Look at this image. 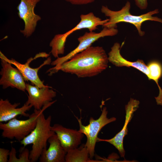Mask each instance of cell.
<instances>
[{"label": "cell", "instance_id": "cell-15", "mask_svg": "<svg viewBox=\"0 0 162 162\" xmlns=\"http://www.w3.org/2000/svg\"><path fill=\"white\" fill-rule=\"evenodd\" d=\"M20 103L11 104L8 99L0 100V122H6L16 118L19 115L28 117L30 115L27 113L32 107L25 103L20 108H17Z\"/></svg>", "mask_w": 162, "mask_h": 162}, {"label": "cell", "instance_id": "cell-19", "mask_svg": "<svg viewBox=\"0 0 162 162\" xmlns=\"http://www.w3.org/2000/svg\"><path fill=\"white\" fill-rule=\"evenodd\" d=\"M20 154L19 155L18 162H31L29 159L30 151L29 150L23 146L20 148Z\"/></svg>", "mask_w": 162, "mask_h": 162}, {"label": "cell", "instance_id": "cell-21", "mask_svg": "<svg viewBox=\"0 0 162 162\" xmlns=\"http://www.w3.org/2000/svg\"><path fill=\"white\" fill-rule=\"evenodd\" d=\"M71 4L74 5H83L90 4L95 0H64Z\"/></svg>", "mask_w": 162, "mask_h": 162}, {"label": "cell", "instance_id": "cell-6", "mask_svg": "<svg viewBox=\"0 0 162 162\" xmlns=\"http://www.w3.org/2000/svg\"><path fill=\"white\" fill-rule=\"evenodd\" d=\"M118 30L116 28H108L103 27L100 32H86L82 36L79 37L78 40L79 43L77 46L64 56L57 58L51 62L52 65L57 68L63 63L68 61L76 54L82 51L89 47L99 39L106 36H112L116 35Z\"/></svg>", "mask_w": 162, "mask_h": 162}, {"label": "cell", "instance_id": "cell-9", "mask_svg": "<svg viewBox=\"0 0 162 162\" xmlns=\"http://www.w3.org/2000/svg\"><path fill=\"white\" fill-rule=\"evenodd\" d=\"M0 57L2 66L0 84L2 88L5 89L11 87L25 92L26 80L21 73L17 68L13 67L12 64L7 62L1 54Z\"/></svg>", "mask_w": 162, "mask_h": 162}, {"label": "cell", "instance_id": "cell-14", "mask_svg": "<svg viewBox=\"0 0 162 162\" xmlns=\"http://www.w3.org/2000/svg\"><path fill=\"white\" fill-rule=\"evenodd\" d=\"M48 142V148L44 149L39 158L40 162H64L67 152L61 144L56 134L51 136Z\"/></svg>", "mask_w": 162, "mask_h": 162}, {"label": "cell", "instance_id": "cell-5", "mask_svg": "<svg viewBox=\"0 0 162 162\" xmlns=\"http://www.w3.org/2000/svg\"><path fill=\"white\" fill-rule=\"evenodd\" d=\"M107 113L106 107H104L99 117L97 119L90 117L89 124L86 126L82 125L81 117L80 118L76 117L79 124V130L86 136L87 141L85 146L87 148L90 158L91 159L94 155L95 146L98 141V133L104 126L116 120V118L114 117L108 118L107 117Z\"/></svg>", "mask_w": 162, "mask_h": 162}, {"label": "cell", "instance_id": "cell-12", "mask_svg": "<svg viewBox=\"0 0 162 162\" xmlns=\"http://www.w3.org/2000/svg\"><path fill=\"white\" fill-rule=\"evenodd\" d=\"M51 128L67 152L78 147L84 135L79 130L67 128L58 124H53Z\"/></svg>", "mask_w": 162, "mask_h": 162}, {"label": "cell", "instance_id": "cell-16", "mask_svg": "<svg viewBox=\"0 0 162 162\" xmlns=\"http://www.w3.org/2000/svg\"><path fill=\"white\" fill-rule=\"evenodd\" d=\"M120 44L116 42L111 48V50L109 52L108 58L109 61L116 67H132L135 68L142 72L145 70L146 65L144 61L138 59L135 62L128 61L121 56L120 52Z\"/></svg>", "mask_w": 162, "mask_h": 162}, {"label": "cell", "instance_id": "cell-10", "mask_svg": "<svg viewBox=\"0 0 162 162\" xmlns=\"http://www.w3.org/2000/svg\"><path fill=\"white\" fill-rule=\"evenodd\" d=\"M80 22L74 28L62 34L56 35L53 38L55 43L58 46H64L67 38L73 32L83 28L88 29L89 32H92L97 29L99 26H103L109 20V19L102 20L96 16L92 12H90L80 16Z\"/></svg>", "mask_w": 162, "mask_h": 162}, {"label": "cell", "instance_id": "cell-8", "mask_svg": "<svg viewBox=\"0 0 162 162\" xmlns=\"http://www.w3.org/2000/svg\"><path fill=\"white\" fill-rule=\"evenodd\" d=\"M40 0H20L17 7L18 14L25 23L24 28L20 32L26 38L31 36L35 30L38 22L41 20V17L34 12L37 4Z\"/></svg>", "mask_w": 162, "mask_h": 162}, {"label": "cell", "instance_id": "cell-23", "mask_svg": "<svg viewBox=\"0 0 162 162\" xmlns=\"http://www.w3.org/2000/svg\"><path fill=\"white\" fill-rule=\"evenodd\" d=\"M16 149L12 147L10 152L8 162H18V159L16 157Z\"/></svg>", "mask_w": 162, "mask_h": 162}, {"label": "cell", "instance_id": "cell-13", "mask_svg": "<svg viewBox=\"0 0 162 162\" xmlns=\"http://www.w3.org/2000/svg\"><path fill=\"white\" fill-rule=\"evenodd\" d=\"M138 100L131 98L125 106L126 116L124 125L122 130L113 138L108 140H103L98 138V141H105L114 146L118 150L122 157L125 155V151L123 146V140L124 136L127 134V126L132 118L134 112L139 107Z\"/></svg>", "mask_w": 162, "mask_h": 162}, {"label": "cell", "instance_id": "cell-22", "mask_svg": "<svg viewBox=\"0 0 162 162\" xmlns=\"http://www.w3.org/2000/svg\"><path fill=\"white\" fill-rule=\"evenodd\" d=\"M148 0H134L135 4L141 10H145L148 6Z\"/></svg>", "mask_w": 162, "mask_h": 162}, {"label": "cell", "instance_id": "cell-20", "mask_svg": "<svg viewBox=\"0 0 162 162\" xmlns=\"http://www.w3.org/2000/svg\"><path fill=\"white\" fill-rule=\"evenodd\" d=\"M10 151L8 149L3 148H0V162H8V158Z\"/></svg>", "mask_w": 162, "mask_h": 162}, {"label": "cell", "instance_id": "cell-18", "mask_svg": "<svg viewBox=\"0 0 162 162\" xmlns=\"http://www.w3.org/2000/svg\"><path fill=\"white\" fill-rule=\"evenodd\" d=\"M65 159L66 162H88L93 161L90 158L87 148L84 144L67 152Z\"/></svg>", "mask_w": 162, "mask_h": 162}, {"label": "cell", "instance_id": "cell-1", "mask_svg": "<svg viewBox=\"0 0 162 162\" xmlns=\"http://www.w3.org/2000/svg\"><path fill=\"white\" fill-rule=\"evenodd\" d=\"M108 56L103 47L90 46L76 54L57 68L53 67L47 72L49 75L61 70L76 75L79 78L96 76L108 67Z\"/></svg>", "mask_w": 162, "mask_h": 162}, {"label": "cell", "instance_id": "cell-3", "mask_svg": "<svg viewBox=\"0 0 162 162\" xmlns=\"http://www.w3.org/2000/svg\"><path fill=\"white\" fill-rule=\"evenodd\" d=\"M51 116L46 118L43 112L41 113L38 117L34 129L20 142L24 147L32 144L30 151L29 158L31 162H36L38 160L43 150L46 148L49 139L55 134L51 129Z\"/></svg>", "mask_w": 162, "mask_h": 162}, {"label": "cell", "instance_id": "cell-4", "mask_svg": "<svg viewBox=\"0 0 162 162\" xmlns=\"http://www.w3.org/2000/svg\"><path fill=\"white\" fill-rule=\"evenodd\" d=\"M56 101V100L51 102L40 110L34 109V112L27 119L20 120L15 118L6 123L0 122V129L2 130V136L10 139L15 138L20 142L35 128L39 116Z\"/></svg>", "mask_w": 162, "mask_h": 162}, {"label": "cell", "instance_id": "cell-2", "mask_svg": "<svg viewBox=\"0 0 162 162\" xmlns=\"http://www.w3.org/2000/svg\"><path fill=\"white\" fill-rule=\"evenodd\" d=\"M130 3L128 1L121 10L118 11L112 10L106 6H102L101 9V12L109 18V21L102 26L108 28H116L118 23L121 22L130 23L135 26L139 35L142 36L145 34V32L141 29V26L143 22L151 20L162 23V19L152 16L153 15L159 13L158 9L140 15L136 16L130 14Z\"/></svg>", "mask_w": 162, "mask_h": 162}, {"label": "cell", "instance_id": "cell-17", "mask_svg": "<svg viewBox=\"0 0 162 162\" xmlns=\"http://www.w3.org/2000/svg\"><path fill=\"white\" fill-rule=\"evenodd\" d=\"M149 71L148 79L154 80L157 84L159 89L158 96L155 97L156 101L158 105H162V89L158 84L159 80L162 76V65L159 62L153 61L149 62L148 65Z\"/></svg>", "mask_w": 162, "mask_h": 162}, {"label": "cell", "instance_id": "cell-11", "mask_svg": "<svg viewBox=\"0 0 162 162\" xmlns=\"http://www.w3.org/2000/svg\"><path fill=\"white\" fill-rule=\"evenodd\" d=\"M50 88L47 85L40 88L26 84V90L28 95L25 103L32 105L35 110L41 109L44 106L52 101L53 98L56 96V92Z\"/></svg>", "mask_w": 162, "mask_h": 162}, {"label": "cell", "instance_id": "cell-7", "mask_svg": "<svg viewBox=\"0 0 162 162\" xmlns=\"http://www.w3.org/2000/svg\"><path fill=\"white\" fill-rule=\"evenodd\" d=\"M0 54L8 62L14 65L21 73L26 81H29L34 85L39 87L42 88L45 86L44 84V81H42L38 75V72L40 69L43 66L50 64L52 62L51 57H49L47 59L38 67L36 68H31L29 64L34 59L39 57L46 58L50 55L46 52H42L36 54L34 57H31L28 59L26 62L24 64H21L13 59H10L6 57L2 52Z\"/></svg>", "mask_w": 162, "mask_h": 162}]
</instances>
